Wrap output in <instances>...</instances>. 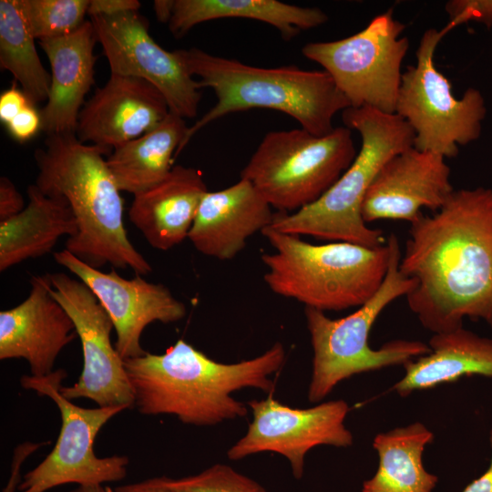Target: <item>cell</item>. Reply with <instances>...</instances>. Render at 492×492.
<instances>
[{"label":"cell","mask_w":492,"mask_h":492,"mask_svg":"<svg viewBox=\"0 0 492 492\" xmlns=\"http://www.w3.org/2000/svg\"><path fill=\"white\" fill-rule=\"evenodd\" d=\"M405 25L390 9L348 37L306 44L302 55L319 64L345 96L350 108L369 107L395 113L401 66L409 40Z\"/></svg>","instance_id":"30bf717a"},{"label":"cell","mask_w":492,"mask_h":492,"mask_svg":"<svg viewBox=\"0 0 492 492\" xmlns=\"http://www.w3.org/2000/svg\"><path fill=\"white\" fill-rule=\"evenodd\" d=\"M284 362L279 342L256 357L224 364L179 339L163 354L146 353L124 360V365L140 414L171 415L187 425L208 426L248 415L233 392L256 388L273 394L271 375Z\"/></svg>","instance_id":"7a4b0ae2"},{"label":"cell","mask_w":492,"mask_h":492,"mask_svg":"<svg viewBox=\"0 0 492 492\" xmlns=\"http://www.w3.org/2000/svg\"><path fill=\"white\" fill-rule=\"evenodd\" d=\"M445 157L411 147L390 158L371 183L362 204L363 220L414 222L426 208L439 210L455 190Z\"/></svg>","instance_id":"2e32d148"},{"label":"cell","mask_w":492,"mask_h":492,"mask_svg":"<svg viewBox=\"0 0 492 492\" xmlns=\"http://www.w3.org/2000/svg\"><path fill=\"white\" fill-rule=\"evenodd\" d=\"M97 42L91 20L69 35L38 41L51 67L49 94L40 112L41 129L47 135L76 134L85 97L95 82Z\"/></svg>","instance_id":"ffe728a7"},{"label":"cell","mask_w":492,"mask_h":492,"mask_svg":"<svg viewBox=\"0 0 492 492\" xmlns=\"http://www.w3.org/2000/svg\"><path fill=\"white\" fill-rule=\"evenodd\" d=\"M90 20L111 74L144 79L160 91L170 112L183 118L197 116L201 99L198 81L175 51L155 42L138 11Z\"/></svg>","instance_id":"5bb4252c"},{"label":"cell","mask_w":492,"mask_h":492,"mask_svg":"<svg viewBox=\"0 0 492 492\" xmlns=\"http://www.w3.org/2000/svg\"><path fill=\"white\" fill-rule=\"evenodd\" d=\"M169 108L160 91L148 81L111 74L85 102L76 136L112 152L158 126Z\"/></svg>","instance_id":"ac0fdd59"},{"label":"cell","mask_w":492,"mask_h":492,"mask_svg":"<svg viewBox=\"0 0 492 492\" xmlns=\"http://www.w3.org/2000/svg\"><path fill=\"white\" fill-rule=\"evenodd\" d=\"M272 206L247 179L202 198L188 239L200 253L220 261L233 259L247 240L268 228Z\"/></svg>","instance_id":"d6986e66"},{"label":"cell","mask_w":492,"mask_h":492,"mask_svg":"<svg viewBox=\"0 0 492 492\" xmlns=\"http://www.w3.org/2000/svg\"><path fill=\"white\" fill-rule=\"evenodd\" d=\"M252 420L246 434L227 452L231 460H241L262 452L283 456L296 479L304 472L306 454L318 446L348 447L354 437L344 425L349 412L342 399L323 402L310 408H292L270 394L247 403Z\"/></svg>","instance_id":"4fadbf2b"},{"label":"cell","mask_w":492,"mask_h":492,"mask_svg":"<svg viewBox=\"0 0 492 492\" xmlns=\"http://www.w3.org/2000/svg\"><path fill=\"white\" fill-rule=\"evenodd\" d=\"M28 296L0 312V359H25L32 376L54 370L60 352L77 335L75 324L53 297L50 273L33 275Z\"/></svg>","instance_id":"e0dca14e"},{"label":"cell","mask_w":492,"mask_h":492,"mask_svg":"<svg viewBox=\"0 0 492 492\" xmlns=\"http://www.w3.org/2000/svg\"><path fill=\"white\" fill-rule=\"evenodd\" d=\"M174 0H156L154 1L153 8L156 17L160 22L169 23L172 11Z\"/></svg>","instance_id":"74e56055"},{"label":"cell","mask_w":492,"mask_h":492,"mask_svg":"<svg viewBox=\"0 0 492 492\" xmlns=\"http://www.w3.org/2000/svg\"><path fill=\"white\" fill-rule=\"evenodd\" d=\"M29 29L36 39L69 35L86 21L88 0H22Z\"/></svg>","instance_id":"83f0119b"},{"label":"cell","mask_w":492,"mask_h":492,"mask_svg":"<svg viewBox=\"0 0 492 492\" xmlns=\"http://www.w3.org/2000/svg\"><path fill=\"white\" fill-rule=\"evenodd\" d=\"M428 354L404 364L393 389L401 396L479 374L492 377V339L465 329L433 334Z\"/></svg>","instance_id":"7402d4cb"},{"label":"cell","mask_w":492,"mask_h":492,"mask_svg":"<svg viewBox=\"0 0 492 492\" xmlns=\"http://www.w3.org/2000/svg\"><path fill=\"white\" fill-rule=\"evenodd\" d=\"M140 2L138 0H91L87 14L91 16H113L127 12L138 11Z\"/></svg>","instance_id":"e575fe53"},{"label":"cell","mask_w":492,"mask_h":492,"mask_svg":"<svg viewBox=\"0 0 492 492\" xmlns=\"http://www.w3.org/2000/svg\"><path fill=\"white\" fill-rule=\"evenodd\" d=\"M25 209L23 196L6 177L0 179V221L9 219Z\"/></svg>","instance_id":"1f68e13d"},{"label":"cell","mask_w":492,"mask_h":492,"mask_svg":"<svg viewBox=\"0 0 492 492\" xmlns=\"http://www.w3.org/2000/svg\"><path fill=\"white\" fill-rule=\"evenodd\" d=\"M46 443H31L26 442L18 445L14 450L13 459L11 463L10 477L2 492H16L22 482L21 467L26 458L35 451Z\"/></svg>","instance_id":"836d02e7"},{"label":"cell","mask_w":492,"mask_h":492,"mask_svg":"<svg viewBox=\"0 0 492 492\" xmlns=\"http://www.w3.org/2000/svg\"><path fill=\"white\" fill-rule=\"evenodd\" d=\"M358 151L347 127L322 137L302 128L268 132L241 172L279 212H294L321 198Z\"/></svg>","instance_id":"ba28073f"},{"label":"cell","mask_w":492,"mask_h":492,"mask_svg":"<svg viewBox=\"0 0 492 492\" xmlns=\"http://www.w3.org/2000/svg\"><path fill=\"white\" fill-rule=\"evenodd\" d=\"M343 121L361 137V148L350 167L316 201L301 210L274 213L270 228L293 235L346 241L365 247L386 243L383 231L363 220L364 196L383 165L394 155L413 147L415 133L396 113L373 108H348Z\"/></svg>","instance_id":"5b68a950"},{"label":"cell","mask_w":492,"mask_h":492,"mask_svg":"<svg viewBox=\"0 0 492 492\" xmlns=\"http://www.w3.org/2000/svg\"><path fill=\"white\" fill-rule=\"evenodd\" d=\"M32 103L23 92L14 85L4 90L0 96V120L5 125ZM33 105V104H32Z\"/></svg>","instance_id":"d6a6232c"},{"label":"cell","mask_w":492,"mask_h":492,"mask_svg":"<svg viewBox=\"0 0 492 492\" xmlns=\"http://www.w3.org/2000/svg\"><path fill=\"white\" fill-rule=\"evenodd\" d=\"M433 440V432L420 422L376 435L378 467L362 492H432L438 477L425 470L423 453Z\"/></svg>","instance_id":"484cf974"},{"label":"cell","mask_w":492,"mask_h":492,"mask_svg":"<svg viewBox=\"0 0 492 492\" xmlns=\"http://www.w3.org/2000/svg\"><path fill=\"white\" fill-rule=\"evenodd\" d=\"M387 242L390 246L387 273L368 302L340 319H332L323 311L305 307L313 351L308 389L312 403L322 401L340 382L354 374L404 365L431 352L428 344L412 340L389 341L376 350L369 345L371 329L383 310L397 298L406 296L415 287V282L399 271L402 253L397 237L390 234Z\"/></svg>","instance_id":"52a82bcc"},{"label":"cell","mask_w":492,"mask_h":492,"mask_svg":"<svg viewBox=\"0 0 492 492\" xmlns=\"http://www.w3.org/2000/svg\"><path fill=\"white\" fill-rule=\"evenodd\" d=\"M22 0L0 1V67L10 72L33 105L47 100L51 75L43 66Z\"/></svg>","instance_id":"4316f807"},{"label":"cell","mask_w":492,"mask_h":492,"mask_svg":"<svg viewBox=\"0 0 492 492\" xmlns=\"http://www.w3.org/2000/svg\"><path fill=\"white\" fill-rule=\"evenodd\" d=\"M112 492H178L169 487L163 477H152L142 481L121 485L112 489Z\"/></svg>","instance_id":"d590c367"},{"label":"cell","mask_w":492,"mask_h":492,"mask_svg":"<svg viewBox=\"0 0 492 492\" xmlns=\"http://www.w3.org/2000/svg\"><path fill=\"white\" fill-rule=\"evenodd\" d=\"M66 370H54L43 377L23 375V388L48 396L57 406L61 427L54 448L34 469L26 473L19 492H46L66 484L102 485L117 482L127 475L126 456L98 457L94 442L101 428L124 406L85 408L75 405L60 392Z\"/></svg>","instance_id":"8fae6325"},{"label":"cell","mask_w":492,"mask_h":492,"mask_svg":"<svg viewBox=\"0 0 492 492\" xmlns=\"http://www.w3.org/2000/svg\"><path fill=\"white\" fill-rule=\"evenodd\" d=\"M188 128L185 118L169 111L153 129L113 149L107 163L118 189L136 195L161 181Z\"/></svg>","instance_id":"d4e9b609"},{"label":"cell","mask_w":492,"mask_h":492,"mask_svg":"<svg viewBox=\"0 0 492 492\" xmlns=\"http://www.w3.org/2000/svg\"><path fill=\"white\" fill-rule=\"evenodd\" d=\"M55 261L82 281L96 295L110 317L117 334L115 347L123 360L138 357L147 352L140 339L145 328L154 323L182 320L187 309L169 288L153 283L137 274L132 279L93 268L64 249L54 252Z\"/></svg>","instance_id":"9a60e30c"},{"label":"cell","mask_w":492,"mask_h":492,"mask_svg":"<svg viewBox=\"0 0 492 492\" xmlns=\"http://www.w3.org/2000/svg\"><path fill=\"white\" fill-rule=\"evenodd\" d=\"M52 295L72 319L80 340L83 368L77 381L62 386L67 399L86 398L97 406L134 407L133 390L124 360L113 345V323L92 291L65 272L50 273Z\"/></svg>","instance_id":"7c38bea8"},{"label":"cell","mask_w":492,"mask_h":492,"mask_svg":"<svg viewBox=\"0 0 492 492\" xmlns=\"http://www.w3.org/2000/svg\"><path fill=\"white\" fill-rule=\"evenodd\" d=\"M9 134L17 141L25 142L33 138L42 127L41 114L35 105H29L6 125Z\"/></svg>","instance_id":"4dcf8cb0"},{"label":"cell","mask_w":492,"mask_h":492,"mask_svg":"<svg viewBox=\"0 0 492 492\" xmlns=\"http://www.w3.org/2000/svg\"><path fill=\"white\" fill-rule=\"evenodd\" d=\"M208 191L200 170L173 166L161 181L134 195L129 220L151 247L169 250L188 238Z\"/></svg>","instance_id":"44dd1931"},{"label":"cell","mask_w":492,"mask_h":492,"mask_svg":"<svg viewBox=\"0 0 492 492\" xmlns=\"http://www.w3.org/2000/svg\"><path fill=\"white\" fill-rule=\"evenodd\" d=\"M176 54L199 87H210L216 104L188 128L175 158L205 126L229 114L251 108L284 113L313 135L329 134L333 117L350 108L332 77L324 70L296 67H259L214 56L197 47L177 49Z\"/></svg>","instance_id":"277c9868"},{"label":"cell","mask_w":492,"mask_h":492,"mask_svg":"<svg viewBox=\"0 0 492 492\" xmlns=\"http://www.w3.org/2000/svg\"><path fill=\"white\" fill-rule=\"evenodd\" d=\"M448 32L446 27L424 32L416 64L402 74L395 113L412 128L414 148L456 158L458 146L480 137L487 108L482 93L474 87L456 97L451 83L436 67L435 52Z\"/></svg>","instance_id":"9c48e42d"},{"label":"cell","mask_w":492,"mask_h":492,"mask_svg":"<svg viewBox=\"0 0 492 492\" xmlns=\"http://www.w3.org/2000/svg\"><path fill=\"white\" fill-rule=\"evenodd\" d=\"M489 442L492 452V430L489 434ZM462 492H492V454L487 469L468 484Z\"/></svg>","instance_id":"8d00e7d4"},{"label":"cell","mask_w":492,"mask_h":492,"mask_svg":"<svg viewBox=\"0 0 492 492\" xmlns=\"http://www.w3.org/2000/svg\"><path fill=\"white\" fill-rule=\"evenodd\" d=\"M69 492H112V488L104 487L102 485H84L78 486Z\"/></svg>","instance_id":"f35d334b"},{"label":"cell","mask_w":492,"mask_h":492,"mask_svg":"<svg viewBox=\"0 0 492 492\" xmlns=\"http://www.w3.org/2000/svg\"><path fill=\"white\" fill-rule=\"evenodd\" d=\"M399 271L415 282L408 307L434 334L465 318L492 328V188L455 190L410 223Z\"/></svg>","instance_id":"6da1fadb"},{"label":"cell","mask_w":492,"mask_h":492,"mask_svg":"<svg viewBox=\"0 0 492 492\" xmlns=\"http://www.w3.org/2000/svg\"><path fill=\"white\" fill-rule=\"evenodd\" d=\"M274 251L261 255L263 278L274 293L323 312L360 307L386 276L390 246L346 241L312 244L270 227L261 231Z\"/></svg>","instance_id":"8992f818"},{"label":"cell","mask_w":492,"mask_h":492,"mask_svg":"<svg viewBox=\"0 0 492 492\" xmlns=\"http://www.w3.org/2000/svg\"><path fill=\"white\" fill-rule=\"evenodd\" d=\"M243 18L275 27L284 40L302 30L317 27L328 20L316 7H303L277 0H174L169 21L171 34L182 37L198 24L220 19Z\"/></svg>","instance_id":"cb8c5ba5"},{"label":"cell","mask_w":492,"mask_h":492,"mask_svg":"<svg viewBox=\"0 0 492 492\" xmlns=\"http://www.w3.org/2000/svg\"><path fill=\"white\" fill-rule=\"evenodd\" d=\"M109 154L76 134L47 135L45 147L34 153L35 184L46 195L64 199L74 213L77 231L67 238L66 250L96 269L109 263L147 275L152 267L127 234L121 190L104 158Z\"/></svg>","instance_id":"3957f363"},{"label":"cell","mask_w":492,"mask_h":492,"mask_svg":"<svg viewBox=\"0 0 492 492\" xmlns=\"http://www.w3.org/2000/svg\"><path fill=\"white\" fill-rule=\"evenodd\" d=\"M164 479L178 492H267L254 479L223 464L212 465L192 476Z\"/></svg>","instance_id":"f1b7e54d"},{"label":"cell","mask_w":492,"mask_h":492,"mask_svg":"<svg viewBox=\"0 0 492 492\" xmlns=\"http://www.w3.org/2000/svg\"><path fill=\"white\" fill-rule=\"evenodd\" d=\"M449 16V31L462 24L475 21L492 26V0H450L445 5Z\"/></svg>","instance_id":"f546056e"},{"label":"cell","mask_w":492,"mask_h":492,"mask_svg":"<svg viewBox=\"0 0 492 492\" xmlns=\"http://www.w3.org/2000/svg\"><path fill=\"white\" fill-rule=\"evenodd\" d=\"M28 203L18 214L0 221V271L52 251L62 236L77 234V220L64 199L27 187Z\"/></svg>","instance_id":"603a6c76"}]
</instances>
